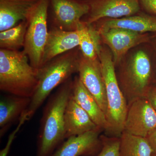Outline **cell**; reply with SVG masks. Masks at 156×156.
<instances>
[{
    "label": "cell",
    "mask_w": 156,
    "mask_h": 156,
    "mask_svg": "<svg viewBox=\"0 0 156 156\" xmlns=\"http://www.w3.org/2000/svg\"><path fill=\"white\" fill-rule=\"evenodd\" d=\"M150 45V42L144 43L132 48L115 66L117 80L128 105L146 98L153 84Z\"/></svg>",
    "instance_id": "obj_1"
},
{
    "label": "cell",
    "mask_w": 156,
    "mask_h": 156,
    "mask_svg": "<svg viewBox=\"0 0 156 156\" xmlns=\"http://www.w3.org/2000/svg\"><path fill=\"white\" fill-rule=\"evenodd\" d=\"M73 88L71 78L49 98L41 120L35 156H50L66 139L65 112Z\"/></svg>",
    "instance_id": "obj_2"
},
{
    "label": "cell",
    "mask_w": 156,
    "mask_h": 156,
    "mask_svg": "<svg viewBox=\"0 0 156 156\" xmlns=\"http://www.w3.org/2000/svg\"><path fill=\"white\" fill-rule=\"evenodd\" d=\"M81 55L78 47L58 55L37 69V86L27 111L28 120L55 88L78 73Z\"/></svg>",
    "instance_id": "obj_3"
},
{
    "label": "cell",
    "mask_w": 156,
    "mask_h": 156,
    "mask_svg": "<svg viewBox=\"0 0 156 156\" xmlns=\"http://www.w3.org/2000/svg\"><path fill=\"white\" fill-rule=\"evenodd\" d=\"M37 84V69L31 65L23 51L0 49L1 91L31 98Z\"/></svg>",
    "instance_id": "obj_4"
},
{
    "label": "cell",
    "mask_w": 156,
    "mask_h": 156,
    "mask_svg": "<svg viewBox=\"0 0 156 156\" xmlns=\"http://www.w3.org/2000/svg\"><path fill=\"white\" fill-rule=\"evenodd\" d=\"M105 90L107 109L105 116L108 128L105 132L109 137H120L124 131L128 105L117 80L112 54L102 44L98 54Z\"/></svg>",
    "instance_id": "obj_5"
},
{
    "label": "cell",
    "mask_w": 156,
    "mask_h": 156,
    "mask_svg": "<svg viewBox=\"0 0 156 156\" xmlns=\"http://www.w3.org/2000/svg\"><path fill=\"white\" fill-rule=\"evenodd\" d=\"M49 0H40L27 20L28 25L23 50L30 63L38 69L42 66L43 54L48 40Z\"/></svg>",
    "instance_id": "obj_6"
},
{
    "label": "cell",
    "mask_w": 156,
    "mask_h": 156,
    "mask_svg": "<svg viewBox=\"0 0 156 156\" xmlns=\"http://www.w3.org/2000/svg\"><path fill=\"white\" fill-rule=\"evenodd\" d=\"M89 10L83 0H49L48 23L50 27L67 31L77 30Z\"/></svg>",
    "instance_id": "obj_7"
},
{
    "label": "cell",
    "mask_w": 156,
    "mask_h": 156,
    "mask_svg": "<svg viewBox=\"0 0 156 156\" xmlns=\"http://www.w3.org/2000/svg\"><path fill=\"white\" fill-rule=\"evenodd\" d=\"M89 12L82 19L91 24L105 18L118 19L135 15L141 11L139 0H83Z\"/></svg>",
    "instance_id": "obj_8"
},
{
    "label": "cell",
    "mask_w": 156,
    "mask_h": 156,
    "mask_svg": "<svg viewBox=\"0 0 156 156\" xmlns=\"http://www.w3.org/2000/svg\"><path fill=\"white\" fill-rule=\"evenodd\" d=\"M97 32L102 44L111 51L115 66L131 49L140 44L149 43L153 36L150 33H140L122 28H112Z\"/></svg>",
    "instance_id": "obj_9"
},
{
    "label": "cell",
    "mask_w": 156,
    "mask_h": 156,
    "mask_svg": "<svg viewBox=\"0 0 156 156\" xmlns=\"http://www.w3.org/2000/svg\"><path fill=\"white\" fill-rule=\"evenodd\" d=\"M156 129V111L146 98H138L128 105L124 131L147 137Z\"/></svg>",
    "instance_id": "obj_10"
},
{
    "label": "cell",
    "mask_w": 156,
    "mask_h": 156,
    "mask_svg": "<svg viewBox=\"0 0 156 156\" xmlns=\"http://www.w3.org/2000/svg\"><path fill=\"white\" fill-rule=\"evenodd\" d=\"M78 74L80 80L97 101L105 114L107 109L106 90L99 58L91 60L81 54Z\"/></svg>",
    "instance_id": "obj_11"
},
{
    "label": "cell",
    "mask_w": 156,
    "mask_h": 156,
    "mask_svg": "<svg viewBox=\"0 0 156 156\" xmlns=\"http://www.w3.org/2000/svg\"><path fill=\"white\" fill-rule=\"evenodd\" d=\"M98 128L66 139L50 156H96L102 147Z\"/></svg>",
    "instance_id": "obj_12"
},
{
    "label": "cell",
    "mask_w": 156,
    "mask_h": 156,
    "mask_svg": "<svg viewBox=\"0 0 156 156\" xmlns=\"http://www.w3.org/2000/svg\"><path fill=\"white\" fill-rule=\"evenodd\" d=\"M96 30L112 28L126 29L140 33H156V17L140 11L128 17L111 19L105 18L92 23Z\"/></svg>",
    "instance_id": "obj_13"
},
{
    "label": "cell",
    "mask_w": 156,
    "mask_h": 156,
    "mask_svg": "<svg viewBox=\"0 0 156 156\" xmlns=\"http://www.w3.org/2000/svg\"><path fill=\"white\" fill-rule=\"evenodd\" d=\"M79 44L80 37L77 30L67 31L50 27L41 66L58 55L78 48Z\"/></svg>",
    "instance_id": "obj_14"
},
{
    "label": "cell",
    "mask_w": 156,
    "mask_h": 156,
    "mask_svg": "<svg viewBox=\"0 0 156 156\" xmlns=\"http://www.w3.org/2000/svg\"><path fill=\"white\" fill-rule=\"evenodd\" d=\"M40 0H0V32L27 19Z\"/></svg>",
    "instance_id": "obj_15"
},
{
    "label": "cell",
    "mask_w": 156,
    "mask_h": 156,
    "mask_svg": "<svg viewBox=\"0 0 156 156\" xmlns=\"http://www.w3.org/2000/svg\"><path fill=\"white\" fill-rule=\"evenodd\" d=\"M64 123L66 139L99 128L73 98L72 95L66 108Z\"/></svg>",
    "instance_id": "obj_16"
},
{
    "label": "cell",
    "mask_w": 156,
    "mask_h": 156,
    "mask_svg": "<svg viewBox=\"0 0 156 156\" xmlns=\"http://www.w3.org/2000/svg\"><path fill=\"white\" fill-rule=\"evenodd\" d=\"M30 98L9 94L1 98L0 100V136H4L15 122L20 119L27 111Z\"/></svg>",
    "instance_id": "obj_17"
},
{
    "label": "cell",
    "mask_w": 156,
    "mask_h": 156,
    "mask_svg": "<svg viewBox=\"0 0 156 156\" xmlns=\"http://www.w3.org/2000/svg\"><path fill=\"white\" fill-rule=\"evenodd\" d=\"M72 97L78 104L89 115L95 125L106 131L108 128L106 116L102 110L87 88L79 76L73 80Z\"/></svg>",
    "instance_id": "obj_18"
},
{
    "label": "cell",
    "mask_w": 156,
    "mask_h": 156,
    "mask_svg": "<svg viewBox=\"0 0 156 156\" xmlns=\"http://www.w3.org/2000/svg\"><path fill=\"white\" fill-rule=\"evenodd\" d=\"M80 37L79 48L85 58L96 60L102 44L100 36L92 24H87L81 20L78 27Z\"/></svg>",
    "instance_id": "obj_19"
},
{
    "label": "cell",
    "mask_w": 156,
    "mask_h": 156,
    "mask_svg": "<svg viewBox=\"0 0 156 156\" xmlns=\"http://www.w3.org/2000/svg\"><path fill=\"white\" fill-rule=\"evenodd\" d=\"M120 140V156H154V152L146 137L123 131Z\"/></svg>",
    "instance_id": "obj_20"
},
{
    "label": "cell",
    "mask_w": 156,
    "mask_h": 156,
    "mask_svg": "<svg viewBox=\"0 0 156 156\" xmlns=\"http://www.w3.org/2000/svg\"><path fill=\"white\" fill-rule=\"evenodd\" d=\"M28 23L22 21L14 27L0 32V49L18 51L24 47Z\"/></svg>",
    "instance_id": "obj_21"
},
{
    "label": "cell",
    "mask_w": 156,
    "mask_h": 156,
    "mask_svg": "<svg viewBox=\"0 0 156 156\" xmlns=\"http://www.w3.org/2000/svg\"><path fill=\"white\" fill-rule=\"evenodd\" d=\"M102 147L96 156H120V137L101 135Z\"/></svg>",
    "instance_id": "obj_22"
},
{
    "label": "cell",
    "mask_w": 156,
    "mask_h": 156,
    "mask_svg": "<svg viewBox=\"0 0 156 156\" xmlns=\"http://www.w3.org/2000/svg\"><path fill=\"white\" fill-rule=\"evenodd\" d=\"M27 121H28V119L27 118V115L26 111L20 118V119L19 121V123H18L16 128L14 129L13 132H11V134L9 135L5 146L0 151V156H8L10 149H11V145L14 141V138L16 137L17 133H18V131H19L23 125Z\"/></svg>",
    "instance_id": "obj_23"
},
{
    "label": "cell",
    "mask_w": 156,
    "mask_h": 156,
    "mask_svg": "<svg viewBox=\"0 0 156 156\" xmlns=\"http://www.w3.org/2000/svg\"><path fill=\"white\" fill-rule=\"evenodd\" d=\"M143 12L156 17V0H139Z\"/></svg>",
    "instance_id": "obj_24"
},
{
    "label": "cell",
    "mask_w": 156,
    "mask_h": 156,
    "mask_svg": "<svg viewBox=\"0 0 156 156\" xmlns=\"http://www.w3.org/2000/svg\"><path fill=\"white\" fill-rule=\"evenodd\" d=\"M146 98L156 111V82L149 89Z\"/></svg>",
    "instance_id": "obj_25"
},
{
    "label": "cell",
    "mask_w": 156,
    "mask_h": 156,
    "mask_svg": "<svg viewBox=\"0 0 156 156\" xmlns=\"http://www.w3.org/2000/svg\"><path fill=\"white\" fill-rule=\"evenodd\" d=\"M146 138L152 148L154 152L156 154V129L153 131Z\"/></svg>",
    "instance_id": "obj_26"
},
{
    "label": "cell",
    "mask_w": 156,
    "mask_h": 156,
    "mask_svg": "<svg viewBox=\"0 0 156 156\" xmlns=\"http://www.w3.org/2000/svg\"><path fill=\"white\" fill-rule=\"evenodd\" d=\"M151 43L152 44V45L153 46V48H154V50L156 54V39L154 41H151Z\"/></svg>",
    "instance_id": "obj_27"
},
{
    "label": "cell",
    "mask_w": 156,
    "mask_h": 156,
    "mask_svg": "<svg viewBox=\"0 0 156 156\" xmlns=\"http://www.w3.org/2000/svg\"><path fill=\"white\" fill-rule=\"evenodd\" d=\"M154 156H156V154L154 153Z\"/></svg>",
    "instance_id": "obj_28"
}]
</instances>
